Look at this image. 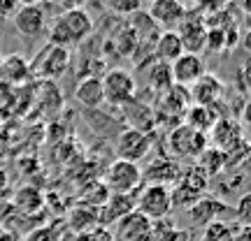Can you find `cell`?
I'll return each mask as SVG.
<instances>
[{
    "label": "cell",
    "instance_id": "19",
    "mask_svg": "<svg viewBox=\"0 0 251 241\" xmlns=\"http://www.w3.org/2000/svg\"><path fill=\"white\" fill-rule=\"evenodd\" d=\"M151 51H153V58H156V61L172 65L186 49L181 44V37L177 35V30H161L158 37H156V42H153Z\"/></svg>",
    "mask_w": 251,
    "mask_h": 241
},
{
    "label": "cell",
    "instance_id": "36",
    "mask_svg": "<svg viewBox=\"0 0 251 241\" xmlns=\"http://www.w3.org/2000/svg\"><path fill=\"white\" fill-rule=\"evenodd\" d=\"M235 241H251V225H247V227H237Z\"/></svg>",
    "mask_w": 251,
    "mask_h": 241
},
{
    "label": "cell",
    "instance_id": "6",
    "mask_svg": "<svg viewBox=\"0 0 251 241\" xmlns=\"http://www.w3.org/2000/svg\"><path fill=\"white\" fill-rule=\"evenodd\" d=\"M102 79V88H105V102L114 105V107H126L128 102L135 100V90H137V81L128 70L114 67V70L105 72Z\"/></svg>",
    "mask_w": 251,
    "mask_h": 241
},
{
    "label": "cell",
    "instance_id": "14",
    "mask_svg": "<svg viewBox=\"0 0 251 241\" xmlns=\"http://www.w3.org/2000/svg\"><path fill=\"white\" fill-rule=\"evenodd\" d=\"M149 17L161 30H177L181 19L186 17V7L179 0H151Z\"/></svg>",
    "mask_w": 251,
    "mask_h": 241
},
{
    "label": "cell",
    "instance_id": "40",
    "mask_svg": "<svg viewBox=\"0 0 251 241\" xmlns=\"http://www.w3.org/2000/svg\"><path fill=\"white\" fill-rule=\"evenodd\" d=\"M242 46L251 54V30H247V33L242 35Z\"/></svg>",
    "mask_w": 251,
    "mask_h": 241
},
{
    "label": "cell",
    "instance_id": "9",
    "mask_svg": "<svg viewBox=\"0 0 251 241\" xmlns=\"http://www.w3.org/2000/svg\"><path fill=\"white\" fill-rule=\"evenodd\" d=\"M17 33L26 40H37L47 30V12L42 5H21L12 17Z\"/></svg>",
    "mask_w": 251,
    "mask_h": 241
},
{
    "label": "cell",
    "instance_id": "13",
    "mask_svg": "<svg viewBox=\"0 0 251 241\" xmlns=\"http://www.w3.org/2000/svg\"><path fill=\"white\" fill-rule=\"evenodd\" d=\"M228 211H233L230 206L226 204L224 199H219V197H209V195H202L198 199L196 204L188 209V218H191V223L198 225V227H207L209 223H216V220H221Z\"/></svg>",
    "mask_w": 251,
    "mask_h": 241
},
{
    "label": "cell",
    "instance_id": "16",
    "mask_svg": "<svg viewBox=\"0 0 251 241\" xmlns=\"http://www.w3.org/2000/svg\"><path fill=\"white\" fill-rule=\"evenodd\" d=\"M179 174H181V167L177 160H172V158H156L147 170H142V181L170 188L179 181Z\"/></svg>",
    "mask_w": 251,
    "mask_h": 241
},
{
    "label": "cell",
    "instance_id": "35",
    "mask_svg": "<svg viewBox=\"0 0 251 241\" xmlns=\"http://www.w3.org/2000/svg\"><path fill=\"white\" fill-rule=\"evenodd\" d=\"M54 2H58V5L63 7V12H65V9H77V7H81L86 0H54Z\"/></svg>",
    "mask_w": 251,
    "mask_h": 241
},
{
    "label": "cell",
    "instance_id": "38",
    "mask_svg": "<svg viewBox=\"0 0 251 241\" xmlns=\"http://www.w3.org/2000/svg\"><path fill=\"white\" fill-rule=\"evenodd\" d=\"M61 241H93V234H68V237H61Z\"/></svg>",
    "mask_w": 251,
    "mask_h": 241
},
{
    "label": "cell",
    "instance_id": "23",
    "mask_svg": "<svg viewBox=\"0 0 251 241\" xmlns=\"http://www.w3.org/2000/svg\"><path fill=\"white\" fill-rule=\"evenodd\" d=\"M196 165L207 174V179L219 176L224 170H228V165H226V153L214 149V146H207L205 151L196 158Z\"/></svg>",
    "mask_w": 251,
    "mask_h": 241
},
{
    "label": "cell",
    "instance_id": "10",
    "mask_svg": "<svg viewBox=\"0 0 251 241\" xmlns=\"http://www.w3.org/2000/svg\"><path fill=\"white\" fill-rule=\"evenodd\" d=\"M114 241H151L153 239V223L144 218L137 209L133 214L124 216L114 227Z\"/></svg>",
    "mask_w": 251,
    "mask_h": 241
},
{
    "label": "cell",
    "instance_id": "28",
    "mask_svg": "<svg viewBox=\"0 0 251 241\" xmlns=\"http://www.w3.org/2000/svg\"><path fill=\"white\" fill-rule=\"evenodd\" d=\"M170 197H172V206H181V209L188 211V209L202 197V193H198V190H193V188H188L177 181V183L170 188Z\"/></svg>",
    "mask_w": 251,
    "mask_h": 241
},
{
    "label": "cell",
    "instance_id": "39",
    "mask_svg": "<svg viewBox=\"0 0 251 241\" xmlns=\"http://www.w3.org/2000/svg\"><path fill=\"white\" fill-rule=\"evenodd\" d=\"M242 121L247 125H251V98L244 102V107H242Z\"/></svg>",
    "mask_w": 251,
    "mask_h": 241
},
{
    "label": "cell",
    "instance_id": "25",
    "mask_svg": "<svg viewBox=\"0 0 251 241\" xmlns=\"http://www.w3.org/2000/svg\"><path fill=\"white\" fill-rule=\"evenodd\" d=\"M147 79H149V86H151L156 93H165V90H168L172 84H175V81H172L170 65H168V63H161V61H156L151 67H149Z\"/></svg>",
    "mask_w": 251,
    "mask_h": 241
},
{
    "label": "cell",
    "instance_id": "29",
    "mask_svg": "<svg viewBox=\"0 0 251 241\" xmlns=\"http://www.w3.org/2000/svg\"><path fill=\"white\" fill-rule=\"evenodd\" d=\"M179 183H184V186L193 188V190H198V193L205 195L207 186H209V179H207V174L200 170L198 165H191V167H186V170H181Z\"/></svg>",
    "mask_w": 251,
    "mask_h": 241
},
{
    "label": "cell",
    "instance_id": "15",
    "mask_svg": "<svg viewBox=\"0 0 251 241\" xmlns=\"http://www.w3.org/2000/svg\"><path fill=\"white\" fill-rule=\"evenodd\" d=\"M177 35L181 37V44L186 51L200 54V49H205L207 23L200 17H184L181 23L177 26Z\"/></svg>",
    "mask_w": 251,
    "mask_h": 241
},
{
    "label": "cell",
    "instance_id": "18",
    "mask_svg": "<svg viewBox=\"0 0 251 241\" xmlns=\"http://www.w3.org/2000/svg\"><path fill=\"white\" fill-rule=\"evenodd\" d=\"M75 100L84 105L86 109H98L105 105V88H102V79L98 74H89L77 84L75 88Z\"/></svg>",
    "mask_w": 251,
    "mask_h": 241
},
{
    "label": "cell",
    "instance_id": "3",
    "mask_svg": "<svg viewBox=\"0 0 251 241\" xmlns=\"http://www.w3.org/2000/svg\"><path fill=\"white\" fill-rule=\"evenodd\" d=\"M135 209L149 218L151 223L165 220L172 211V197H170V188L168 186H156V183H147L142 188L140 197L135 199Z\"/></svg>",
    "mask_w": 251,
    "mask_h": 241
},
{
    "label": "cell",
    "instance_id": "21",
    "mask_svg": "<svg viewBox=\"0 0 251 241\" xmlns=\"http://www.w3.org/2000/svg\"><path fill=\"white\" fill-rule=\"evenodd\" d=\"M33 74L30 63L21 54H9L5 58H0V77L9 84H24Z\"/></svg>",
    "mask_w": 251,
    "mask_h": 241
},
{
    "label": "cell",
    "instance_id": "32",
    "mask_svg": "<svg viewBox=\"0 0 251 241\" xmlns=\"http://www.w3.org/2000/svg\"><path fill=\"white\" fill-rule=\"evenodd\" d=\"M235 88L240 90L242 95H249L251 93V61H247L237 70V74H235Z\"/></svg>",
    "mask_w": 251,
    "mask_h": 241
},
{
    "label": "cell",
    "instance_id": "30",
    "mask_svg": "<svg viewBox=\"0 0 251 241\" xmlns=\"http://www.w3.org/2000/svg\"><path fill=\"white\" fill-rule=\"evenodd\" d=\"M107 9L117 17H133L142 12V0H107Z\"/></svg>",
    "mask_w": 251,
    "mask_h": 241
},
{
    "label": "cell",
    "instance_id": "20",
    "mask_svg": "<svg viewBox=\"0 0 251 241\" xmlns=\"http://www.w3.org/2000/svg\"><path fill=\"white\" fill-rule=\"evenodd\" d=\"M68 225L75 234H93V230L100 225V209H93V206L79 202L72 206L70 216H68Z\"/></svg>",
    "mask_w": 251,
    "mask_h": 241
},
{
    "label": "cell",
    "instance_id": "2",
    "mask_svg": "<svg viewBox=\"0 0 251 241\" xmlns=\"http://www.w3.org/2000/svg\"><path fill=\"white\" fill-rule=\"evenodd\" d=\"M142 183V167L137 162L117 158L105 172V186L109 188V193H117V195H135V190Z\"/></svg>",
    "mask_w": 251,
    "mask_h": 241
},
{
    "label": "cell",
    "instance_id": "12",
    "mask_svg": "<svg viewBox=\"0 0 251 241\" xmlns=\"http://www.w3.org/2000/svg\"><path fill=\"white\" fill-rule=\"evenodd\" d=\"M172 70V81L177 86H193L202 74H205V61L200 54H191V51H184V54L177 58V61L170 65Z\"/></svg>",
    "mask_w": 251,
    "mask_h": 241
},
{
    "label": "cell",
    "instance_id": "22",
    "mask_svg": "<svg viewBox=\"0 0 251 241\" xmlns=\"http://www.w3.org/2000/svg\"><path fill=\"white\" fill-rule=\"evenodd\" d=\"M219 118H221V116L214 111V107H200V105H191V107L186 109V114H184V123H186L188 128L198 130V132L207 134L209 130H212V125H214Z\"/></svg>",
    "mask_w": 251,
    "mask_h": 241
},
{
    "label": "cell",
    "instance_id": "41",
    "mask_svg": "<svg viewBox=\"0 0 251 241\" xmlns=\"http://www.w3.org/2000/svg\"><path fill=\"white\" fill-rule=\"evenodd\" d=\"M240 5H242V9L251 17V0H240Z\"/></svg>",
    "mask_w": 251,
    "mask_h": 241
},
{
    "label": "cell",
    "instance_id": "4",
    "mask_svg": "<svg viewBox=\"0 0 251 241\" xmlns=\"http://www.w3.org/2000/svg\"><path fill=\"white\" fill-rule=\"evenodd\" d=\"M168 146H170V153L175 160H186V158L196 160L198 155L209 146V139H207V134L188 128L186 123H179L175 130H170Z\"/></svg>",
    "mask_w": 251,
    "mask_h": 241
},
{
    "label": "cell",
    "instance_id": "42",
    "mask_svg": "<svg viewBox=\"0 0 251 241\" xmlns=\"http://www.w3.org/2000/svg\"><path fill=\"white\" fill-rule=\"evenodd\" d=\"M21 5H40V0H19Z\"/></svg>",
    "mask_w": 251,
    "mask_h": 241
},
{
    "label": "cell",
    "instance_id": "1",
    "mask_svg": "<svg viewBox=\"0 0 251 241\" xmlns=\"http://www.w3.org/2000/svg\"><path fill=\"white\" fill-rule=\"evenodd\" d=\"M91 33H93V19L86 9H65L58 14L54 26L49 28V44L72 49L75 44L84 42Z\"/></svg>",
    "mask_w": 251,
    "mask_h": 241
},
{
    "label": "cell",
    "instance_id": "17",
    "mask_svg": "<svg viewBox=\"0 0 251 241\" xmlns=\"http://www.w3.org/2000/svg\"><path fill=\"white\" fill-rule=\"evenodd\" d=\"M135 211V197L133 195H117L112 193L109 199L100 206V227H109L117 225L124 216Z\"/></svg>",
    "mask_w": 251,
    "mask_h": 241
},
{
    "label": "cell",
    "instance_id": "8",
    "mask_svg": "<svg viewBox=\"0 0 251 241\" xmlns=\"http://www.w3.org/2000/svg\"><path fill=\"white\" fill-rule=\"evenodd\" d=\"M207 139H209V146H214V149H219V151H224V153H230L240 144L247 142L242 123L228 116H221L212 125V130L207 132Z\"/></svg>",
    "mask_w": 251,
    "mask_h": 241
},
{
    "label": "cell",
    "instance_id": "24",
    "mask_svg": "<svg viewBox=\"0 0 251 241\" xmlns=\"http://www.w3.org/2000/svg\"><path fill=\"white\" fill-rule=\"evenodd\" d=\"M14 206H17L19 211H24V214H37L42 206H45V197L42 193L33 186H24L21 190H17V195H14Z\"/></svg>",
    "mask_w": 251,
    "mask_h": 241
},
{
    "label": "cell",
    "instance_id": "34",
    "mask_svg": "<svg viewBox=\"0 0 251 241\" xmlns=\"http://www.w3.org/2000/svg\"><path fill=\"white\" fill-rule=\"evenodd\" d=\"M21 7L19 0H0V19H12Z\"/></svg>",
    "mask_w": 251,
    "mask_h": 241
},
{
    "label": "cell",
    "instance_id": "33",
    "mask_svg": "<svg viewBox=\"0 0 251 241\" xmlns=\"http://www.w3.org/2000/svg\"><path fill=\"white\" fill-rule=\"evenodd\" d=\"M26 241H61V234L56 232V227L45 225V227H37L35 232L28 234Z\"/></svg>",
    "mask_w": 251,
    "mask_h": 241
},
{
    "label": "cell",
    "instance_id": "7",
    "mask_svg": "<svg viewBox=\"0 0 251 241\" xmlns=\"http://www.w3.org/2000/svg\"><path fill=\"white\" fill-rule=\"evenodd\" d=\"M151 151V137L147 130H137V128H126L117 137V155L121 160L128 162H140L144 160Z\"/></svg>",
    "mask_w": 251,
    "mask_h": 241
},
{
    "label": "cell",
    "instance_id": "26",
    "mask_svg": "<svg viewBox=\"0 0 251 241\" xmlns=\"http://www.w3.org/2000/svg\"><path fill=\"white\" fill-rule=\"evenodd\" d=\"M235 232L237 227L226 220H216V223H209L207 227H202V237L200 241H235Z\"/></svg>",
    "mask_w": 251,
    "mask_h": 241
},
{
    "label": "cell",
    "instance_id": "5",
    "mask_svg": "<svg viewBox=\"0 0 251 241\" xmlns=\"http://www.w3.org/2000/svg\"><path fill=\"white\" fill-rule=\"evenodd\" d=\"M70 63H72L70 49H63V46H56V44H47L45 49L37 54L35 61L30 63V70H33V74L42 77L45 81H56L68 72Z\"/></svg>",
    "mask_w": 251,
    "mask_h": 241
},
{
    "label": "cell",
    "instance_id": "27",
    "mask_svg": "<svg viewBox=\"0 0 251 241\" xmlns=\"http://www.w3.org/2000/svg\"><path fill=\"white\" fill-rule=\"evenodd\" d=\"M109 195H112V193H109V188L105 186V181H93V183H89V186L84 188L81 202L93 206V209H100V206L109 199Z\"/></svg>",
    "mask_w": 251,
    "mask_h": 241
},
{
    "label": "cell",
    "instance_id": "43",
    "mask_svg": "<svg viewBox=\"0 0 251 241\" xmlns=\"http://www.w3.org/2000/svg\"><path fill=\"white\" fill-rule=\"evenodd\" d=\"M249 98H251V93H249Z\"/></svg>",
    "mask_w": 251,
    "mask_h": 241
},
{
    "label": "cell",
    "instance_id": "11",
    "mask_svg": "<svg viewBox=\"0 0 251 241\" xmlns=\"http://www.w3.org/2000/svg\"><path fill=\"white\" fill-rule=\"evenodd\" d=\"M224 93H226V84L216 77L214 72H205L188 90L191 102L200 105V107H216V102L224 100Z\"/></svg>",
    "mask_w": 251,
    "mask_h": 241
},
{
    "label": "cell",
    "instance_id": "37",
    "mask_svg": "<svg viewBox=\"0 0 251 241\" xmlns=\"http://www.w3.org/2000/svg\"><path fill=\"white\" fill-rule=\"evenodd\" d=\"M240 170H242L244 174H251V144H249V149H247V153H244L242 162H240Z\"/></svg>",
    "mask_w": 251,
    "mask_h": 241
},
{
    "label": "cell",
    "instance_id": "31",
    "mask_svg": "<svg viewBox=\"0 0 251 241\" xmlns=\"http://www.w3.org/2000/svg\"><path fill=\"white\" fill-rule=\"evenodd\" d=\"M233 216H235V220H237V227L251 225V193L240 195V199L233 206Z\"/></svg>",
    "mask_w": 251,
    "mask_h": 241
}]
</instances>
